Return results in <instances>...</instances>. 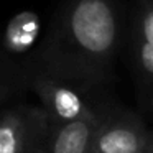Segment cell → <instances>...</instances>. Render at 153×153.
Segmentation results:
<instances>
[{
  "mask_svg": "<svg viewBox=\"0 0 153 153\" xmlns=\"http://www.w3.org/2000/svg\"><path fill=\"white\" fill-rule=\"evenodd\" d=\"M125 28L120 0H63L33 54L31 74L104 94L115 76Z\"/></svg>",
  "mask_w": 153,
  "mask_h": 153,
  "instance_id": "6da1fadb",
  "label": "cell"
},
{
  "mask_svg": "<svg viewBox=\"0 0 153 153\" xmlns=\"http://www.w3.org/2000/svg\"><path fill=\"white\" fill-rule=\"evenodd\" d=\"M125 43L138 114L153 128V0L132 2Z\"/></svg>",
  "mask_w": 153,
  "mask_h": 153,
  "instance_id": "7a4b0ae2",
  "label": "cell"
},
{
  "mask_svg": "<svg viewBox=\"0 0 153 153\" xmlns=\"http://www.w3.org/2000/svg\"><path fill=\"white\" fill-rule=\"evenodd\" d=\"M28 91L40 99V107L48 115L51 125H61L73 120L96 119L109 107L104 94H91L71 84L41 73L30 76Z\"/></svg>",
  "mask_w": 153,
  "mask_h": 153,
  "instance_id": "3957f363",
  "label": "cell"
},
{
  "mask_svg": "<svg viewBox=\"0 0 153 153\" xmlns=\"http://www.w3.org/2000/svg\"><path fill=\"white\" fill-rule=\"evenodd\" d=\"M51 123L40 105L0 109V153H33L45 148Z\"/></svg>",
  "mask_w": 153,
  "mask_h": 153,
  "instance_id": "277c9868",
  "label": "cell"
},
{
  "mask_svg": "<svg viewBox=\"0 0 153 153\" xmlns=\"http://www.w3.org/2000/svg\"><path fill=\"white\" fill-rule=\"evenodd\" d=\"M148 130L138 112L109 104L99 120L91 153H146Z\"/></svg>",
  "mask_w": 153,
  "mask_h": 153,
  "instance_id": "5b68a950",
  "label": "cell"
},
{
  "mask_svg": "<svg viewBox=\"0 0 153 153\" xmlns=\"http://www.w3.org/2000/svg\"><path fill=\"white\" fill-rule=\"evenodd\" d=\"M100 117L51 125L45 153H91Z\"/></svg>",
  "mask_w": 153,
  "mask_h": 153,
  "instance_id": "8992f818",
  "label": "cell"
},
{
  "mask_svg": "<svg viewBox=\"0 0 153 153\" xmlns=\"http://www.w3.org/2000/svg\"><path fill=\"white\" fill-rule=\"evenodd\" d=\"M28 91V71L17 64L0 43V104Z\"/></svg>",
  "mask_w": 153,
  "mask_h": 153,
  "instance_id": "52a82bcc",
  "label": "cell"
},
{
  "mask_svg": "<svg viewBox=\"0 0 153 153\" xmlns=\"http://www.w3.org/2000/svg\"><path fill=\"white\" fill-rule=\"evenodd\" d=\"M146 153H153V128L150 127L148 138H146Z\"/></svg>",
  "mask_w": 153,
  "mask_h": 153,
  "instance_id": "ba28073f",
  "label": "cell"
},
{
  "mask_svg": "<svg viewBox=\"0 0 153 153\" xmlns=\"http://www.w3.org/2000/svg\"><path fill=\"white\" fill-rule=\"evenodd\" d=\"M33 153H45V148H41V150H36V152H33Z\"/></svg>",
  "mask_w": 153,
  "mask_h": 153,
  "instance_id": "9c48e42d",
  "label": "cell"
}]
</instances>
